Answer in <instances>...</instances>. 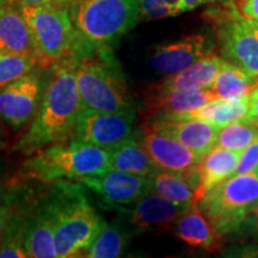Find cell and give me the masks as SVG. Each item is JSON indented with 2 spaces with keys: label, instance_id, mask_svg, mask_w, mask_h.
Masks as SVG:
<instances>
[{
  "label": "cell",
  "instance_id": "6da1fadb",
  "mask_svg": "<svg viewBox=\"0 0 258 258\" xmlns=\"http://www.w3.org/2000/svg\"><path fill=\"white\" fill-rule=\"evenodd\" d=\"M50 70L53 77L47 84L36 114L14 147L25 156L71 140L77 116L83 109L73 57L67 55Z\"/></svg>",
  "mask_w": 258,
  "mask_h": 258
},
{
  "label": "cell",
  "instance_id": "7a4b0ae2",
  "mask_svg": "<svg viewBox=\"0 0 258 258\" xmlns=\"http://www.w3.org/2000/svg\"><path fill=\"white\" fill-rule=\"evenodd\" d=\"M70 55L76 66L83 108L109 112L137 111L127 78L110 47H90L74 41Z\"/></svg>",
  "mask_w": 258,
  "mask_h": 258
},
{
  "label": "cell",
  "instance_id": "3957f363",
  "mask_svg": "<svg viewBox=\"0 0 258 258\" xmlns=\"http://www.w3.org/2000/svg\"><path fill=\"white\" fill-rule=\"evenodd\" d=\"M44 202L55 226L57 258L83 257L106 224L90 202L85 185L56 180Z\"/></svg>",
  "mask_w": 258,
  "mask_h": 258
},
{
  "label": "cell",
  "instance_id": "277c9868",
  "mask_svg": "<svg viewBox=\"0 0 258 258\" xmlns=\"http://www.w3.org/2000/svg\"><path fill=\"white\" fill-rule=\"evenodd\" d=\"M76 41L90 47L112 48L138 23L137 0H72Z\"/></svg>",
  "mask_w": 258,
  "mask_h": 258
},
{
  "label": "cell",
  "instance_id": "5b68a950",
  "mask_svg": "<svg viewBox=\"0 0 258 258\" xmlns=\"http://www.w3.org/2000/svg\"><path fill=\"white\" fill-rule=\"evenodd\" d=\"M25 160V175L44 183L60 179H80L109 170L105 148L69 140L50 145Z\"/></svg>",
  "mask_w": 258,
  "mask_h": 258
},
{
  "label": "cell",
  "instance_id": "8992f818",
  "mask_svg": "<svg viewBox=\"0 0 258 258\" xmlns=\"http://www.w3.org/2000/svg\"><path fill=\"white\" fill-rule=\"evenodd\" d=\"M257 205V171L228 177L209 189L198 203L221 237L237 233Z\"/></svg>",
  "mask_w": 258,
  "mask_h": 258
},
{
  "label": "cell",
  "instance_id": "52a82bcc",
  "mask_svg": "<svg viewBox=\"0 0 258 258\" xmlns=\"http://www.w3.org/2000/svg\"><path fill=\"white\" fill-rule=\"evenodd\" d=\"M30 29L41 70L51 69L72 51L76 41L69 8L17 4Z\"/></svg>",
  "mask_w": 258,
  "mask_h": 258
},
{
  "label": "cell",
  "instance_id": "ba28073f",
  "mask_svg": "<svg viewBox=\"0 0 258 258\" xmlns=\"http://www.w3.org/2000/svg\"><path fill=\"white\" fill-rule=\"evenodd\" d=\"M221 56L258 79V21L240 15L206 14Z\"/></svg>",
  "mask_w": 258,
  "mask_h": 258
},
{
  "label": "cell",
  "instance_id": "9c48e42d",
  "mask_svg": "<svg viewBox=\"0 0 258 258\" xmlns=\"http://www.w3.org/2000/svg\"><path fill=\"white\" fill-rule=\"evenodd\" d=\"M135 121L137 111L109 112L83 108L77 116L71 140L106 150L137 135Z\"/></svg>",
  "mask_w": 258,
  "mask_h": 258
},
{
  "label": "cell",
  "instance_id": "30bf717a",
  "mask_svg": "<svg viewBox=\"0 0 258 258\" xmlns=\"http://www.w3.org/2000/svg\"><path fill=\"white\" fill-rule=\"evenodd\" d=\"M46 84L40 73L22 76L0 88V118L14 128L29 123L43 98Z\"/></svg>",
  "mask_w": 258,
  "mask_h": 258
},
{
  "label": "cell",
  "instance_id": "8fae6325",
  "mask_svg": "<svg viewBox=\"0 0 258 258\" xmlns=\"http://www.w3.org/2000/svg\"><path fill=\"white\" fill-rule=\"evenodd\" d=\"M97 195L104 208H120L152 192L150 177L109 169L78 179Z\"/></svg>",
  "mask_w": 258,
  "mask_h": 258
},
{
  "label": "cell",
  "instance_id": "7c38bea8",
  "mask_svg": "<svg viewBox=\"0 0 258 258\" xmlns=\"http://www.w3.org/2000/svg\"><path fill=\"white\" fill-rule=\"evenodd\" d=\"M215 36L209 32H195L178 40L158 44L151 51V67L160 74L178 73L214 53Z\"/></svg>",
  "mask_w": 258,
  "mask_h": 258
},
{
  "label": "cell",
  "instance_id": "4fadbf2b",
  "mask_svg": "<svg viewBox=\"0 0 258 258\" xmlns=\"http://www.w3.org/2000/svg\"><path fill=\"white\" fill-rule=\"evenodd\" d=\"M191 206L172 202L156 192H148L138 201L118 208L135 233L173 231L175 222Z\"/></svg>",
  "mask_w": 258,
  "mask_h": 258
},
{
  "label": "cell",
  "instance_id": "5bb4252c",
  "mask_svg": "<svg viewBox=\"0 0 258 258\" xmlns=\"http://www.w3.org/2000/svg\"><path fill=\"white\" fill-rule=\"evenodd\" d=\"M176 139L180 144L199 153H207L215 145L219 127L189 116L172 114L151 118L145 124Z\"/></svg>",
  "mask_w": 258,
  "mask_h": 258
},
{
  "label": "cell",
  "instance_id": "9a60e30c",
  "mask_svg": "<svg viewBox=\"0 0 258 258\" xmlns=\"http://www.w3.org/2000/svg\"><path fill=\"white\" fill-rule=\"evenodd\" d=\"M217 98L211 89L167 90L153 84L145 92L141 115L148 121L161 115L186 114Z\"/></svg>",
  "mask_w": 258,
  "mask_h": 258
},
{
  "label": "cell",
  "instance_id": "2e32d148",
  "mask_svg": "<svg viewBox=\"0 0 258 258\" xmlns=\"http://www.w3.org/2000/svg\"><path fill=\"white\" fill-rule=\"evenodd\" d=\"M139 139L159 170L184 171L201 161L203 154L190 150L169 135L144 125L139 129Z\"/></svg>",
  "mask_w": 258,
  "mask_h": 258
},
{
  "label": "cell",
  "instance_id": "e0dca14e",
  "mask_svg": "<svg viewBox=\"0 0 258 258\" xmlns=\"http://www.w3.org/2000/svg\"><path fill=\"white\" fill-rule=\"evenodd\" d=\"M0 53L36 59L30 29L18 5L12 0H0Z\"/></svg>",
  "mask_w": 258,
  "mask_h": 258
},
{
  "label": "cell",
  "instance_id": "ac0fdd59",
  "mask_svg": "<svg viewBox=\"0 0 258 258\" xmlns=\"http://www.w3.org/2000/svg\"><path fill=\"white\" fill-rule=\"evenodd\" d=\"M176 237L192 247L205 251H218L221 247V235L214 230L198 205H192L179 215L173 227Z\"/></svg>",
  "mask_w": 258,
  "mask_h": 258
},
{
  "label": "cell",
  "instance_id": "d6986e66",
  "mask_svg": "<svg viewBox=\"0 0 258 258\" xmlns=\"http://www.w3.org/2000/svg\"><path fill=\"white\" fill-rule=\"evenodd\" d=\"M25 247L30 258H57L55 226L44 200L30 213L25 231Z\"/></svg>",
  "mask_w": 258,
  "mask_h": 258
},
{
  "label": "cell",
  "instance_id": "ffe728a7",
  "mask_svg": "<svg viewBox=\"0 0 258 258\" xmlns=\"http://www.w3.org/2000/svg\"><path fill=\"white\" fill-rule=\"evenodd\" d=\"M225 62L226 59L213 53L212 55L189 66L188 69L166 76V78L154 85L167 90L211 89Z\"/></svg>",
  "mask_w": 258,
  "mask_h": 258
},
{
  "label": "cell",
  "instance_id": "44dd1931",
  "mask_svg": "<svg viewBox=\"0 0 258 258\" xmlns=\"http://www.w3.org/2000/svg\"><path fill=\"white\" fill-rule=\"evenodd\" d=\"M109 154V169L123 171L139 176L150 177L158 167L139 139V132L115 146L106 148Z\"/></svg>",
  "mask_w": 258,
  "mask_h": 258
},
{
  "label": "cell",
  "instance_id": "7402d4cb",
  "mask_svg": "<svg viewBox=\"0 0 258 258\" xmlns=\"http://www.w3.org/2000/svg\"><path fill=\"white\" fill-rule=\"evenodd\" d=\"M240 156L241 152L219 146H213L207 153L203 154L199 163L201 176V185L198 195L199 201L209 189L234 175Z\"/></svg>",
  "mask_w": 258,
  "mask_h": 258
},
{
  "label": "cell",
  "instance_id": "603a6c76",
  "mask_svg": "<svg viewBox=\"0 0 258 258\" xmlns=\"http://www.w3.org/2000/svg\"><path fill=\"white\" fill-rule=\"evenodd\" d=\"M122 215V214H121ZM132 226L123 215L105 224L83 257L116 258L123 254L131 240Z\"/></svg>",
  "mask_w": 258,
  "mask_h": 258
},
{
  "label": "cell",
  "instance_id": "cb8c5ba5",
  "mask_svg": "<svg viewBox=\"0 0 258 258\" xmlns=\"http://www.w3.org/2000/svg\"><path fill=\"white\" fill-rule=\"evenodd\" d=\"M257 86L258 79L226 60L211 90L218 98L226 101H240L249 98Z\"/></svg>",
  "mask_w": 258,
  "mask_h": 258
},
{
  "label": "cell",
  "instance_id": "d4e9b609",
  "mask_svg": "<svg viewBox=\"0 0 258 258\" xmlns=\"http://www.w3.org/2000/svg\"><path fill=\"white\" fill-rule=\"evenodd\" d=\"M151 190L170 201L179 205H198V196L191 188L183 172L159 170L150 176Z\"/></svg>",
  "mask_w": 258,
  "mask_h": 258
},
{
  "label": "cell",
  "instance_id": "484cf974",
  "mask_svg": "<svg viewBox=\"0 0 258 258\" xmlns=\"http://www.w3.org/2000/svg\"><path fill=\"white\" fill-rule=\"evenodd\" d=\"M247 114H249V98L240 99V101H226V99L217 98L196 110L180 115L200 118L215 127L221 128L232 122L245 120L247 118Z\"/></svg>",
  "mask_w": 258,
  "mask_h": 258
},
{
  "label": "cell",
  "instance_id": "4316f807",
  "mask_svg": "<svg viewBox=\"0 0 258 258\" xmlns=\"http://www.w3.org/2000/svg\"><path fill=\"white\" fill-rule=\"evenodd\" d=\"M258 138V123L245 118L219 128L214 146L243 152Z\"/></svg>",
  "mask_w": 258,
  "mask_h": 258
},
{
  "label": "cell",
  "instance_id": "83f0119b",
  "mask_svg": "<svg viewBox=\"0 0 258 258\" xmlns=\"http://www.w3.org/2000/svg\"><path fill=\"white\" fill-rule=\"evenodd\" d=\"M29 217L23 213L12 211L8 227L0 246V258H29L25 247V231H27Z\"/></svg>",
  "mask_w": 258,
  "mask_h": 258
},
{
  "label": "cell",
  "instance_id": "f1b7e54d",
  "mask_svg": "<svg viewBox=\"0 0 258 258\" xmlns=\"http://www.w3.org/2000/svg\"><path fill=\"white\" fill-rule=\"evenodd\" d=\"M36 69L40 66L34 56L0 53V88Z\"/></svg>",
  "mask_w": 258,
  "mask_h": 258
},
{
  "label": "cell",
  "instance_id": "f546056e",
  "mask_svg": "<svg viewBox=\"0 0 258 258\" xmlns=\"http://www.w3.org/2000/svg\"><path fill=\"white\" fill-rule=\"evenodd\" d=\"M138 23L172 17V11L165 0H137Z\"/></svg>",
  "mask_w": 258,
  "mask_h": 258
},
{
  "label": "cell",
  "instance_id": "4dcf8cb0",
  "mask_svg": "<svg viewBox=\"0 0 258 258\" xmlns=\"http://www.w3.org/2000/svg\"><path fill=\"white\" fill-rule=\"evenodd\" d=\"M258 170V138L241 152L234 175L252 172Z\"/></svg>",
  "mask_w": 258,
  "mask_h": 258
},
{
  "label": "cell",
  "instance_id": "1f68e13d",
  "mask_svg": "<svg viewBox=\"0 0 258 258\" xmlns=\"http://www.w3.org/2000/svg\"><path fill=\"white\" fill-rule=\"evenodd\" d=\"M235 234H240L247 239L258 241V205L253 208V211L247 215L243 225L240 226L239 231Z\"/></svg>",
  "mask_w": 258,
  "mask_h": 258
},
{
  "label": "cell",
  "instance_id": "d6a6232c",
  "mask_svg": "<svg viewBox=\"0 0 258 258\" xmlns=\"http://www.w3.org/2000/svg\"><path fill=\"white\" fill-rule=\"evenodd\" d=\"M237 10L243 17L258 21V0H238L234 4H230Z\"/></svg>",
  "mask_w": 258,
  "mask_h": 258
},
{
  "label": "cell",
  "instance_id": "836d02e7",
  "mask_svg": "<svg viewBox=\"0 0 258 258\" xmlns=\"http://www.w3.org/2000/svg\"><path fill=\"white\" fill-rule=\"evenodd\" d=\"M12 211H14V206H12V202L10 201L9 198L0 199V246L4 240L6 227H8Z\"/></svg>",
  "mask_w": 258,
  "mask_h": 258
},
{
  "label": "cell",
  "instance_id": "e575fe53",
  "mask_svg": "<svg viewBox=\"0 0 258 258\" xmlns=\"http://www.w3.org/2000/svg\"><path fill=\"white\" fill-rule=\"evenodd\" d=\"M238 0H182L180 3L179 14L192 11V10L201 8L205 5H217V4H234Z\"/></svg>",
  "mask_w": 258,
  "mask_h": 258
},
{
  "label": "cell",
  "instance_id": "d590c367",
  "mask_svg": "<svg viewBox=\"0 0 258 258\" xmlns=\"http://www.w3.org/2000/svg\"><path fill=\"white\" fill-rule=\"evenodd\" d=\"M12 2L23 5H51L57 8H70L72 0H12Z\"/></svg>",
  "mask_w": 258,
  "mask_h": 258
},
{
  "label": "cell",
  "instance_id": "8d00e7d4",
  "mask_svg": "<svg viewBox=\"0 0 258 258\" xmlns=\"http://www.w3.org/2000/svg\"><path fill=\"white\" fill-rule=\"evenodd\" d=\"M247 118L258 123V86L249 96V114Z\"/></svg>",
  "mask_w": 258,
  "mask_h": 258
},
{
  "label": "cell",
  "instance_id": "74e56055",
  "mask_svg": "<svg viewBox=\"0 0 258 258\" xmlns=\"http://www.w3.org/2000/svg\"><path fill=\"white\" fill-rule=\"evenodd\" d=\"M166 4L170 6L171 11H172V16H177L180 15L179 10H180V3L182 0H165Z\"/></svg>",
  "mask_w": 258,
  "mask_h": 258
},
{
  "label": "cell",
  "instance_id": "f35d334b",
  "mask_svg": "<svg viewBox=\"0 0 258 258\" xmlns=\"http://www.w3.org/2000/svg\"><path fill=\"white\" fill-rule=\"evenodd\" d=\"M257 172H258V170H257Z\"/></svg>",
  "mask_w": 258,
  "mask_h": 258
}]
</instances>
